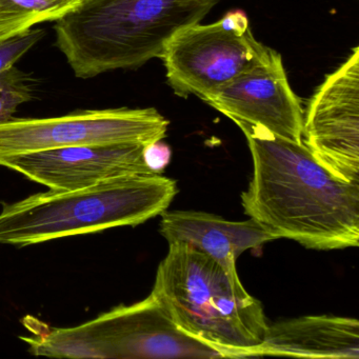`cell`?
Here are the masks:
<instances>
[{
	"label": "cell",
	"mask_w": 359,
	"mask_h": 359,
	"mask_svg": "<svg viewBox=\"0 0 359 359\" xmlns=\"http://www.w3.org/2000/svg\"><path fill=\"white\" fill-rule=\"evenodd\" d=\"M83 0H0V41L64 18Z\"/></svg>",
	"instance_id": "4fadbf2b"
},
{
	"label": "cell",
	"mask_w": 359,
	"mask_h": 359,
	"mask_svg": "<svg viewBox=\"0 0 359 359\" xmlns=\"http://www.w3.org/2000/svg\"><path fill=\"white\" fill-rule=\"evenodd\" d=\"M272 49L254 36L241 10L210 25H189L170 37L159 58L168 83L180 97L203 100L238 75L262 64Z\"/></svg>",
	"instance_id": "8992f818"
},
{
	"label": "cell",
	"mask_w": 359,
	"mask_h": 359,
	"mask_svg": "<svg viewBox=\"0 0 359 359\" xmlns=\"http://www.w3.org/2000/svg\"><path fill=\"white\" fill-rule=\"evenodd\" d=\"M237 126L253 161V176L241 194L245 213L275 239L308 249L358 247L359 184L332 175L302 142Z\"/></svg>",
	"instance_id": "6da1fadb"
},
{
	"label": "cell",
	"mask_w": 359,
	"mask_h": 359,
	"mask_svg": "<svg viewBox=\"0 0 359 359\" xmlns=\"http://www.w3.org/2000/svg\"><path fill=\"white\" fill-rule=\"evenodd\" d=\"M262 356L358 359V320L317 315L268 325L262 344L239 358Z\"/></svg>",
	"instance_id": "8fae6325"
},
{
	"label": "cell",
	"mask_w": 359,
	"mask_h": 359,
	"mask_svg": "<svg viewBox=\"0 0 359 359\" xmlns=\"http://www.w3.org/2000/svg\"><path fill=\"white\" fill-rule=\"evenodd\" d=\"M34 323V320H32ZM33 336L20 337L36 356L54 358H224L217 348L178 329L151 293L72 327H49L35 319Z\"/></svg>",
	"instance_id": "5b68a950"
},
{
	"label": "cell",
	"mask_w": 359,
	"mask_h": 359,
	"mask_svg": "<svg viewBox=\"0 0 359 359\" xmlns=\"http://www.w3.org/2000/svg\"><path fill=\"white\" fill-rule=\"evenodd\" d=\"M34 95L31 79L15 67L0 73V123L13 118L22 104Z\"/></svg>",
	"instance_id": "5bb4252c"
},
{
	"label": "cell",
	"mask_w": 359,
	"mask_h": 359,
	"mask_svg": "<svg viewBox=\"0 0 359 359\" xmlns=\"http://www.w3.org/2000/svg\"><path fill=\"white\" fill-rule=\"evenodd\" d=\"M159 232L169 245L184 243L207 254L232 277H238L236 260L243 252L275 241L252 218L245 222H230L197 211L163 212Z\"/></svg>",
	"instance_id": "7c38bea8"
},
{
	"label": "cell",
	"mask_w": 359,
	"mask_h": 359,
	"mask_svg": "<svg viewBox=\"0 0 359 359\" xmlns=\"http://www.w3.org/2000/svg\"><path fill=\"white\" fill-rule=\"evenodd\" d=\"M219 0H83L57 20L56 46L77 79L135 69L159 57L178 30Z\"/></svg>",
	"instance_id": "7a4b0ae2"
},
{
	"label": "cell",
	"mask_w": 359,
	"mask_h": 359,
	"mask_svg": "<svg viewBox=\"0 0 359 359\" xmlns=\"http://www.w3.org/2000/svg\"><path fill=\"white\" fill-rule=\"evenodd\" d=\"M147 163L153 171L161 173L163 168L167 165L170 159V150L167 146L161 144V142H155L147 147L144 151Z\"/></svg>",
	"instance_id": "2e32d148"
},
{
	"label": "cell",
	"mask_w": 359,
	"mask_h": 359,
	"mask_svg": "<svg viewBox=\"0 0 359 359\" xmlns=\"http://www.w3.org/2000/svg\"><path fill=\"white\" fill-rule=\"evenodd\" d=\"M169 121L154 108L86 110L51 118L0 123V161L65 147L161 142Z\"/></svg>",
	"instance_id": "52a82bcc"
},
{
	"label": "cell",
	"mask_w": 359,
	"mask_h": 359,
	"mask_svg": "<svg viewBox=\"0 0 359 359\" xmlns=\"http://www.w3.org/2000/svg\"><path fill=\"white\" fill-rule=\"evenodd\" d=\"M152 294L178 329L217 348L224 358H239L262 344L268 327L262 302L239 277L187 243H170Z\"/></svg>",
	"instance_id": "277c9868"
},
{
	"label": "cell",
	"mask_w": 359,
	"mask_h": 359,
	"mask_svg": "<svg viewBox=\"0 0 359 359\" xmlns=\"http://www.w3.org/2000/svg\"><path fill=\"white\" fill-rule=\"evenodd\" d=\"M45 34L43 29H31L18 36L0 41V73L15 67L16 62L36 46Z\"/></svg>",
	"instance_id": "9a60e30c"
},
{
	"label": "cell",
	"mask_w": 359,
	"mask_h": 359,
	"mask_svg": "<svg viewBox=\"0 0 359 359\" xmlns=\"http://www.w3.org/2000/svg\"><path fill=\"white\" fill-rule=\"evenodd\" d=\"M235 123H249L274 135L302 142L304 110L278 52L203 98Z\"/></svg>",
	"instance_id": "9c48e42d"
},
{
	"label": "cell",
	"mask_w": 359,
	"mask_h": 359,
	"mask_svg": "<svg viewBox=\"0 0 359 359\" xmlns=\"http://www.w3.org/2000/svg\"><path fill=\"white\" fill-rule=\"evenodd\" d=\"M302 144L332 175L359 184V48L325 77L304 114Z\"/></svg>",
	"instance_id": "ba28073f"
},
{
	"label": "cell",
	"mask_w": 359,
	"mask_h": 359,
	"mask_svg": "<svg viewBox=\"0 0 359 359\" xmlns=\"http://www.w3.org/2000/svg\"><path fill=\"white\" fill-rule=\"evenodd\" d=\"M177 192L175 180L152 172L79 190L39 193L4 205L0 243L25 247L117 226H136L167 211Z\"/></svg>",
	"instance_id": "3957f363"
},
{
	"label": "cell",
	"mask_w": 359,
	"mask_h": 359,
	"mask_svg": "<svg viewBox=\"0 0 359 359\" xmlns=\"http://www.w3.org/2000/svg\"><path fill=\"white\" fill-rule=\"evenodd\" d=\"M142 144H96L65 147L6 157L1 167L14 170L53 191L95 186L133 174L152 173Z\"/></svg>",
	"instance_id": "30bf717a"
}]
</instances>
